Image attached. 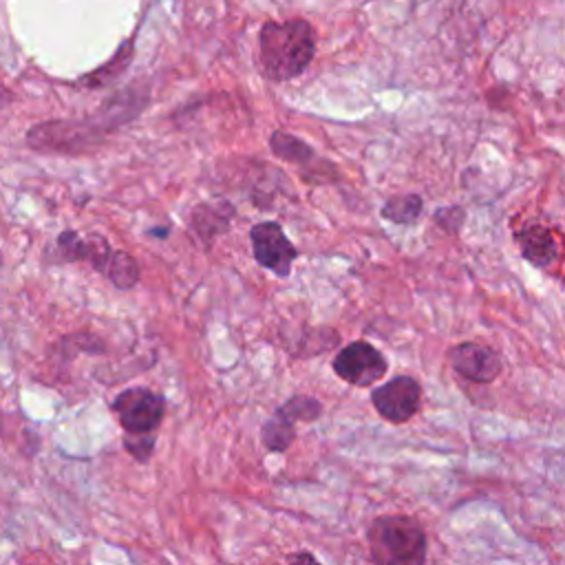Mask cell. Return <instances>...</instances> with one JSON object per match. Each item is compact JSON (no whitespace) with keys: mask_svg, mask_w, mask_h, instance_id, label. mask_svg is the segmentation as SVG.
I'll return each instance as SVG.
<instances>
[{"mask_svg":"<svg viewBox=\"0 0 565 565\" xmlns=\"http://www.w3.org/2000/svg\"><path fill=\"white\" fill-rule=\"evenodd\" d=\"M146 104V93L139 90H126L115 95L108 104H102V108L86 117L75 121H46L40 126H33L26 132V143L33 150L40 152H84L95 143H102V139L117 130L121 124L132 119Z\"/></svg>","mask_w":565,"mask_h":565,"instance_id":"obj_1","label":"cell"},{"mask_svg":"<svg viewBox=\"0 0 565 565\" xmlns=\"http://www.w3.org/2000/svg\"><path fill=\"white\" fill-rule=\"evenodd\" d=\"M296 419L280 406L260 428V439L263 446L271 452H282L291 446L296 437Z\"/></svg>","mask_w":565,"mask_h":565,"instance_id":"obj_12","label":"cell"},{"mask_svg":"<svg viewBox=\"0 0 565 565\" xmlns=\"http://www.w3.org/2000/svg\"><path fill=\"white\" fill-rule=\"evenodd\" d=\"M55 263H88L95 271L106 276L117 289H130L139 280V267L126 252L113 249L99 234L79 236L75 230H64L55 241Z\"/></svg>","mask_w":565,"mask_h":565,"instance_id":"obj_3","label":"cell"},{"mask_svg":"<svg viewBox=\"0 0 565 565\" xmlns=\"http://www.w3.org/2000/svg\"><path fill=\"white\" fill-rule=\"evenodd\" d=\"M269 148L276 157H280L285 161H291V163H307L316 157L313 148L307 141H302V139H298L289 132H282V130H276L271 135Z\"/></svg>","mask_w":565,"mask_h":565,"instance_id":"obj_14","label":"cell"},{"mask_svg":"<svg viewBox=\"0 0 565 565\" xmlns=\"http://www.w3.org/2000/svg\"><path fill=\"white\" fill-rule=\"evenodd\" d=\"M419 399H422V388L411 375H397L384 382L382 386L373 388L371 393V402L375 411L393 424L408 422L417 413Z\"/></svg>","mask_w":565,"mask_h":565,"instance_id":"obj_8","label":"cell"},{"mask_svg":"<svg viewBox=\"0 0 565 565\" xmlns=\"http://www.w3.org/2000/svg\"><path fill=\"white\" fill-rule=\"evenodd\" d=\"M282 408L296 422H316L322 415V404L309 395H294L282 404Z\"/></svg>","mask_w":565,"mask_h":565,"instance_id":"obj_16","label":"cell"},{"mask_svg":"<svg viewBox=\"0 0 565 565\" xmlns=\"http://www.w3.org/2000/svg\"><path fill=\"white\" fill-rule=\"evenodd\" d=\"M371 558L382 565H408L424 563L426 558V532L411 516L386 514L377 516L369 532Z\"/></svg>","mask_w":565,"mask_h":565,"instance_id":"obj_4","label":"cell"},{"mask_svg":"<svg viewBox=\"0 0 565 565\" xmlns=\"http://www.w3.org/2000/svg\"><path fill=\"white\" fill-rule=\"evenodd\" d=\"M113 413L117 415L121 428L126 433H154L166 415V399L161 393H154L146 386H132L121 391L113 404Z\"/></svg>","mask_w":565,"mask_h":565,"instance_id":"obj_5","label":"cell"},{"mask_svg":"<svg viewBox=\"0 0 565 565\" xmlns=\"http://www.w3.org/2000/svg\"><path fill=\"white\" fill-rule=\"evenodd\" d=\"M232 218H234V205L227 203V201L201 203V205L194 210V214H192V223L196 225V232H199L207 243L214 241L218 234H223Z\"/></svg>","mask_w":565,"mask_h":565,"instance_id":"obj_11","label":"cell"},{"mask_svg":"<svg viewBox=\"0 0 565 565\" xmlns=\"http://www.w3.org/2000/svg\"><path fill=\"white\" fill-rule=\"evenodd\" d=\"M422 199L417 194H395L384 201L382 205V218L395 223V225H411L422 214Z\"/></svg>","mask_w":565,"mask_h":565,"instance_id":"obj_13","label":"cell"},{"mask_svg":"<svg viewBox=\"0 0 565 565\" xmlns=\"http://www.w3.org/2000/svg\"><path fill=\"white\" fill-rule=\"evenodd\" d=\"M154 433H141V435H135V433H126L124 437V448L141 463H146L152 452H154Z\"/></svg>","mask_w":565,"mask_h":565,"instance_id":"obj_17","label":"cell"},{"mask_svg":"<svg viewBox=\"0 0 565 565\" xmlns=\"http://www.w3.org/2000/svg\"><path fill=\"white\" fill-rule=\"evenodd\" d=\"M450 366L466 380L488 384L501 373V358L477 342H461L448 351Z\"/></svg>","mask_w":565,"mask_h":565,"instance_id":"obj_9","label":"cell"},{"mask_svg":"<svg viewBox=\"0 0 565 565\" xmlns=\"http://www.w3.org/2000/svg\"><path fill=\"white\" fill-rule=\"evenodd\" d=\"M130 55H132V44L128 42L126 46H121V49L117 51V55H115L108 64H104V66H99L97 71H93L90 75L82 77V84H86V86H90V88H97V86H104L106 82H113L117 75L124 73V68H126L128 62H130Z\"/></svg>","mask_w":565,"mask_h":565,"instance_id":"obj_15","label":"cell"},{"mask_svg":"<svg viewBox=\"0 0 565 565\" xmlns=\"http://www.w3.org/2000/svg\"><path fill=\"white\" fill-rule=\"evenodd\" d=\"M331 366L335 375L351 386H371L388 371L386 358L364 340H355L340 349Z\"/></svg>","mask_w":565,"mask_h":565,"instance_id":"obj_6","label":"cell"},{"mask_svg":"<svg viewBox=\"0 0 565 565\" xmlns=\"http://www.w3.org/2000/svg\"><path fill=\"white\" fill-rule=\"evenodd\" d=\"M258 42L263 73L271 82L298 77L316 55V31L302 18L265 22L260 26Z\"/></svg>","mask_w":565,"mask_h":565,"instance_id":"obj_2","label":"cell"},{"mask_svg":"<svg viewBox=\"0 0 565 565\" xmlns=\"http://www.w3.org/2000/svg\"><path fill=\"white\" fill-rule=\"evenodd\" d=\"M516 241L521 245V254L536 267H547L554 263L558 245L552 230L541 223H527L516 232Z\"/></svg>","mask_w":565,"mask_h":565,"instance_id":"obj_10","label":"cell"},{"mask_svg":"<svg viewBox=\"0 0 565 565\" xmlns=\"http://www.w3.org/2000/svg\"><path fill=\"white\" fill-rule=\"evenodd\" d=\"M435 223L441 225L446 232H457L463 223V210L461 207H444L435 212Z\"/></svg>","mask_w":565,"mask_h":565,"instance_id":"obj_18","label":"cell"},{"mask_svg":"<svg viewBox=\"0 0 565 565\" xmlns=\"http://www.w3.org/2000/svg\"><path fill=\"white\" fill-rule=\"evenodd\" d=\"M249 241L254 249V258L265 269L285 278L291 271L294 260L298 258V249L287 238L285 230L276 221H260L249 230Z\"/></svg>","mask_w":565,"mask_h":565,"instance_id":"obj_7","label":"cell"},{"mask_svg":"<svg viewBox=\"0 0 565 565\" xmlns=\"http://www.w3.org/2000/svg\"><path fill=\"white\" fill-rule=\"evenodd\" d=\"M287 561H316V556H311V554H291Z\"/></svg>","mask_w":565,"mask_h":565,"instance_id":"obj_19","label":"cell"}]
</instances>
